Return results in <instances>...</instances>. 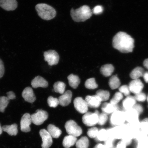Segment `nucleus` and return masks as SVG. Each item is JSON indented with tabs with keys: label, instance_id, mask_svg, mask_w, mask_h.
Wrapping results in <instances>:
<instances>
[{
	"label": "nucleus",
	"instance_id": "1",
	"mask_svg": "<svg viewBox=\"0 0 148 148\" xmlns=\"http://www.w3.org/2000/svg\"><path fill=\"white\" fill-rule=\"evenodd\" d=\"M134 39L123 32L116 33L112 40V45L114 49L124 53L132 52L134 48Z\"/></svg>",
	"mask_w": 148,
	"mask_h": 148
},
{
	"label": "nucleus",
	"instance_id": "2",
	"mask_svg": "<svg viewBox=\"0 0 148 148\" xmlns=\"http://www.w3.org/2000/svg\"><path fill=\"white\" fill-rule=\"evenodd\" d=\"M92 14V11L87 5H83L75 10L72 8L70 12L72 19L77 23L86 21L91 17Z\"/></svg>",
	"mask_w": 148,
	"mask_h": 148
},
{
	"label": "nucleus",
	"instance_id": "3",
	"mask_svg": "<svg viewBox=\"0 0 148 148\" xmlns=\"http://www.w3.org/2000/svg\"><path fill=\"white\" fill-rule=\"evenodd\" d=\"M36 9L38 16L44 20H51L56 16V12L54 8L45 3H38L36 5Z\"/></svg>",
	"mask_w": 148,
	"mask_h": 148
},
{
	"label": "nucleus",
	"instance_id": "4",
	"mask_svg": "<svg viewBox=\"0 0 148 148\" xmlns=\"http://www.w3.org/2000/svg\"><path fill=\"white\" fill-rule=\"evenodd\" d=\"M65 128L68 134L76 137L80 136L82 134V129L73 120H70L66 122L65 125Z\"/></svg>",
	"mask_w": 148,
	"mask_h": 148
},
{
	"label": "nucleus",
	"instance_id": "5",
	"mask_svg": "<svg viewBox=\"0 0 148 148\" xmlns=\"http://www.w3.org/2000/svg\"><path fill=\"white\" fill-rule=\"evenodd\" d=\"M99 112L97 110L95 112H87L82 117V121L87 126L92 127L97 125L98 123Z\"/></svg>",
	"mask_w": 148,
	"mask_h": 148
},
{
	"label": "nucleus",
	"instance_id": "6",
	"mask_svg": "<svg viewBox=\"0 0 148 148\" xmlns=\"http://www.w3.org/2000/svg\"><path fill=\"white\" fill-rule=\"evenodd\" d=\"M125 121L124 111L116 110L110 116V123L115 127L123 125Z\"/></svg>",
	"mask_w": 148,
	"mask_h": 148
},
{
	"label": "nucleus",
	"instance_id": "7",
	"mask_svg": "<svg viewBox=\"0 0 148 148\" xmlns=\"http://www.w3.org/2000/svg\"><path fill=\"white\" fill-rule=\"evenodd\" d=\"M123 125L116 126L114 128L107 130L108 138L116 139H121L126 132L127 127H123Z\"/></svg>",
	"mask_w": 148,
	"mask_h": 148
},
{
	"label": "nucleus",
	"instance_id": "8",
	"mask_svg": "<svg viewBox=\"0 0 148 148\" xmlns=\"http://www.w3.org/2000/svg\"><path fill=\"white\" fill-rule=\"evenodd\" d=\"M48 117L49 114L47 112L42 110H37L36 113L31 115L32 123L38 125L42 124L48 119Z\"/></svg>",
	"mask_w": 148,
	"mask_h": 148
},
{
	"label": "nucleus",
	"instance_id": "9",
	"mask_svg": "<svg viewBox=\"0 0 148 148\" xmlns=\"http://www.w3.org/2000/svg\"><path fill=\"white\" fill-rule=\"evenodd\" d=\"M44 60L48 62L50 66L55 65L58 64L60 56L56 51L55 50H49L44 52Z\"/></svg>",
	"mask_w": 148,
	"mask_h": 148
},
{
	"label": "nucleus",
	"instance_id": "10",
	"mask_svg": "<svg viewBox=\"0 0 148 148\" xmlns=\"http://www.w3.org/2000/svg\"><path fill=\"white\" fill-rule=\"evenodd\" d=\"M124 112L126 121L128 122L129 124L136 125L139 123L138 117L140 114L134 109L132 108L125 110Z\"/></svg>",
	"mask_w": 148,
	"mask_h": 148
},
{
	"label": "nucleus",
	"instance_id": "11",
	"mask_svg": "<svg viewBox=\"0 0 148 148\" xmlns=\"http://www.w3.org/2000/svg\"><path fill=\"white\" fill-rule=\"evenodd\" d=\"M74 107L77 112L81 114H86L88 112V106L85 100L81 97L76 98L73 101Z\"/></svg>",
	"mask_w": 148,
	"mask_h": 148
},
{
	"label": "nucleus",
	"instance_id": "12",
	"mask_svg": "<svg viewBox=\"0 0 148 148\" xmlns=\"http://www.w3.org/2000/svg\"><path fill=\"white\" fill-rule=\"evenodd\" d=\"M32 123L31 115L27 113H25L21 118L20 121V127L21 131L24 132H28L31 131L29 126Z\"/></svg>",
	"mask_w": 148,
	"mask_h": 148
},
{
	"label": "nucleus",
	"instance_id": "13",
	"mask_svg": "<svg viewBox=\"0 0 148 148\" xmlns=\"http://www.w3.org/2000/svg\"><path fill=\"white\" fill-rule=\"evenodd\" d=\"M40 134L42 138V148H49L53 143L52 137L47 130L42 129L40 131Z\"/></svg>",
	"mask_w": 148,
	"mask_h": 148
},
{
	"label": "nucleus",
	"instance_id": "14",
	"mask_svg": "<svg viewBox=\"0 0 148 148\" xmlns=\"http://www.w3.org/2000/svg\"><path fill=\"white\" fill-rule=\"evenodd\" d=\"M129 87L131 92L136 94L142 92L144 84L139 79H133L130 83Z\"/></svg>",
	"mask_w": 148,
	"mask_h": 148
},
{
	"label": "nucleus",
	"instance_id": "15",
	"mask_svg": "<svg viewBox=\"0 0 148 148\" xmlns=\"http://www.w3.org/2000/svg\"><path fill=\"white\" fill-rule=\"evenodd\" d=\"M0 7L6 11H13L17 8L16 0H0Z\"/></svg>",
	"mask_w": 148,
	"mask_h": 148
},
{
	"label": "nucleus",
	"instance_id": "16",
	"mask_svg": "<svg viewBox=\"0 0 148 148\" xmlns=\"http://www.w3.org/2000/svg\"><path fill=\"white\" fill-rule=\"evenodd\" d=\"M22 97L25 101L33 103L36 101V97L32 88L29 87L25 88L22 92Z\"/></svg>",
	"mask_w": 148,
	"mask_h": 148
},
{
	"label": "nucleus",
	"instance_id": "17",
	"mask_svg": "<svg viewBox=\"0 0 148 148\" xmlns=\"http://www.w3.org/2000/svg\"><path fill=\"white\" fill-rule=\"evenodd\" d=\"M85 101L87 103L88 107L95 108L99 107L101 102L100 99L97 95L86 96Z\"/></svg>",
	"mask_w": 148,
	"mask_h": 148
},
{
	"label": "nucleus",
	"instance_id": "18",
	"mask_svg": "<svg viewBox=\"0 0 148 148\" xmlns=\"http://www.w3.org/2000/svg\"><path fill=\"white\" fill-rule=\"evenodd\" d=\"M72 96L73 93L70 90L65 92L59 98L60 104L62 106H67L71 103Z\"/></svg>",
	"mask_w": 148,
	"mask_h": 148
},
{
	"label": "nucleus",
	"instance_id": "19",
	"mask_svg": "<svg viewBox=\"0 0 148 148\" xmlns=\"http://www.w3.org/2000/svg\"><path fill=\"white\" fill-rule=\"evenodd\" d=\"M31 84L32 87L35 88L38 87L46 88L49 86L47 81L40 76L35 77L32 81Z\"/></svg>",
	"mask_w": 148,
	"mask_h": 148
},
{
	"label": "nucleus",
	"instance_id": "20",
	"mask_svg": "<svg viewBox=\"0 0 148 148\" xmlns=\"http://www.w3.org/2000/svg\"><path fill=\"white\" fill-rule=\"evenodd\" d=\"M101 109L103 112L107 114H112L115 111L119 110V107L118 105L106 102L103 103L102 105Z\"/></svg>",
	"mask_w": 148,
	"mask_h": 148
},
{
	"label": "nucleus",
	"instance_id": "21",
	"mask_svg": "<svg viewBox=\"0 0 148 148\" xmlns=\"http://www.w3.org/2000/svg\"><path fill=\"white\" fill-rule=\"evenodd\" d=\"M136 100L133 96H127L123 102L124 111L132 108L136 104Z\"/></svg>",
	"mask_w": 148,
	"mask_h": 148
},
{
	"label": "nucleus",
	"instance_id": "22",
	"mask_svg": "<svg viewBox=\"0 0 148 148\" xmlns=\"http://www.w3.org/2000/svg\"><path fill=\"white\" fill-rule=\"evenodd\" d=\"M3 131L11 136H16L18 133V125L16 123L11 125H5L2 127Z\"/></svg>",
	"mask_w": 148,
	"mask_h": 148
},
{
	"label": "nucleus",
	"instance_id": "23",
	"mask_svg": "<svg viewBox=\"0 0 148 148\" xmlns=\"http://www.w3.org/2000/svg\"><path fill=\"white\" fill-rule=\"evenodd\" d=\"M47 130L48 132L53 138H58L62 134V131L58 127L52 124H50L48 125Z\"/></svg>",
	"mask_w": 148,
	"mask_h": 148
},
{
	"label": "nucleus",
	"instance_id": "24",
	"mask_svg": "<svg viewBox=\"0 0 148 148\" xmlns=\"http://www.w3.org/2000/svg\"><path fill=\"white\" fill-rule=\"evenodd\" d=\"M77 141L76 137L69 135L65 137L63 141V145L65 148H69L75 145Z\"/></svg>",
	"mask_w": 148,
	"mask_h": 148
},
{
	"label": "nucleus",
	"instance_id": "25",
	"mask_svg": "<svg viewBox=\"0 0 148 148\" xmlns=\"http://www.w3.org/2000/svg\"><path fill=\"white\" fill-rule=\"evenodd\" d=\"M68 79L70 86L74 89L77 88L80 82V79L78 76L73 74L68 76Z\"/></svg>",
	"mask_w": 148,
	"mask_h": 148
},
{
	"label": "nucleus",
	"instance_id": "26",
	"mask_svg": "<svg viewBox=\"0 0 148 148\" xmlns=\"http://www.w3.org/2000/svg\"><path fill=\"white\" fill-rule=\"evenodd\" d=\"M114 66L111 64H106L101 66L100 71L101 74L106 77L110 76L113 73Z\"/></svg>",
	"mask_w": 148,
	"mask_h": 148
},
{
	"label": "nucleus",
	"instance_id": "27",
	"mask_svg": "<svg viewBox=\"0 0 148 148\" xmlns=\"http://www.w3.org/2000/svg\"><path fill=\"white\" fill-rule=\"evenodd\" d=\"M144 73V70L143 68L137 67L131 71L130 77L133 79H139L140 77L143 76Z\"/></svg>",
	"mask_w": 148,
	"mask_h": 148
},
{
	"label": "nucleus",
	"instance_id": "28",
	"mask_svg": "<svg viewBox=\"0 0 148 148\" xmlns=\"http://www.w3.org/2000/svg\"><path fill=\"white\" fill-rule=\"evenodd\" d=\"M109 86L112 90L119 88L120 85L119 79L116 75H113L110 77L109 81Z\"/></svg>",
	"mask_w": 148,
	"mask_h": 148
},
{
	"label": "nucleus",
	"instance_id": "29",
	"mask_svg": "<svg viewBox=\"0 0 148 148\" xmlns=\"http://www.w3.org/2000/svg\"><path fill=\"white\" fill-rule=\"evenodd\" d=\"M66 84L63 82L58 81L54 83L53 87L54 91L61 94H64L65 90Z\"/></svg>",
	"mask_w": 148,
	"mask_h": 148
},
{
	"label": "nucleus",
	"instance_id": "30",
	"mask_svg": "<svg viewBox=\"0 0 148 148\" xmlns=\"http://www.w3.org/2000/svg\"><path fill=\"white\" fill-rule=\"evenodd\" d=\"M89 145L88 138L86 136H83L76 143V147L77 148H88Z\"/></svg>",
	"mask_w": 148,
	"mask_h": 148
},
{
	"label": "nucleus",
	"instance_id": "31",
	"mask_svg": "<svg viewBox=\"0 0 148 148\" xmlns=\"http://www.w3.org/2000/svg\"><path fill=\"white\" fill-rule=\"evenodd\" d=\"M136 141V148H148V136L142 137Z\"/></svg>",
	"mask_w": 148,
	"mask_h": 148
},
{
	"label": "nucleus",
	"instance_id": "32",
	"mask_svg": "<svg viewBox=\"0 0 148 148\" xmlns=\"http://www.w3.org/2000/svg\"><path fill=\"white\" fill-rule=\"evenodd\" d=\"M96 95L99 98L101 101H106L109 99L110 93L107 90H99L96 92Z\"/></svg>",
	"mask_w": 148,
	"mask_h": 148
},
{
	"label": "nucleus",
	"instance_id": "33",
	"mask_svg": "<svg viewBox=\"0 0 148 148\" xmlns=\"http://www.w3.org/2000/svg\"><path fill=\"white\" fill-rule=\"evenodd\" d=\"M10 100L7 97L3 96L0 97V112H4L5 109L8 106Z\"/></svg>",
	"mask_w": 148,
	"mask_h": 148
},
{
	"label": "nucleus",
	"instance_id": "34",
	"mask_svg": "<svg viewBox=\"0 0 148 148\" xmlns=\"http://www.w3.org/2000/svg\"><path fill=\"white\" fill-rule=\"evenodd\" d=\"M85 87L89 89L94 90L97 88L98 86L96 82L95 78L89 79L86 81L85 83Z\"/></svg>",
	"mask_w": 148,
	"mask_h": 148
},
{
	"label": "nucleus",
	"instance_id": "35",
	"mask_svg": "<svg viewBox=\"0 0 148 148\" xmlns=\"http://www.w3.org/2000/svg\"><path fill=\"white\" fill-rule=\"evenodd\" d=\"M97 138L99 141H105L108 138V132L107 130L104 129L99 131Z\"/></svg>",
	"mask_w": 148,
	"mask_h": 148
},
{
	"label": "nucleus",
	"instance_id": "36",
	"mask_svg": "<svg viewBox=\"0 0 148 148\" xmlns=\"http://www.w3.org/2000/svg\"><path fill=\"white\" fill-rule=\"evenodd\" d=\"M123 95L121 92H117L114 94L113 97L111 99L110 103L114 105H117L120 101L123 99Z\"/></svg>",
	"mask_w": 148,
	"mask_h": 148
},
{
	"label": "nucleus",
	"instance_id": "37",
	"mask_svg": "<svg viewBox=\"0 0 148 148\" xmlns=\"http://www.w3.org/2000/svg\"><path fill=\"white\" fill-rule=\"evenodd\" d=\"M47 103L49 107L53 108H56L60 104L58 99L51 96L48 98Z\"/></svg>",
	"mask_w": 148,
	"mask_h": 148
},
{
	"label": "nucleus",
	"instance_id": "38",
	"mask_svg": "<svg viewBox=\"0 0 148 148\" xmlns=\"http://www.w3.org/2000/svg\"><path fill=\"white\" fill-rule=\"evenodd\" d=\"M139 127L140 131L146 135L145 133L148 130V118L144 119L140 122Z\"/></svg>",
	"mask_w": 148,
	"mask_h": 148
},
{
	"label": "nucleus",
	"instance_id": "39",
	"mask_svg": "<svg viewBox=\"0 0 148 148\" xmlns=\"http://www.w3.org/2000/svg\"><path fill=\"white\" fill-rule=\"evenodd\" d=\"M108 119L107 114L103 112L99 114L98 123L100 125H103L106 123Z\"/></svg>",
	"mask_w": 148,
	"mask_h": 148
},
{
	"label": "nucleus",
	"instance_id": "40",
	"mask_svg": "<svg viewBox=\"0 0 148 148\" xmlns=\"http://www.w3.org/2000/svg\"><path fill=\"white\" fill-rule=\"evenodd\" d=\"M132 139L133 138L132 136L127 132V130L126 132L121 138V140L127 146L129 145L131 143Z\"/></svg>",
	"mask_w": 148,
	"mask_h": 148
},
{
	"label": "nucleus",
	"instance_id": "41",
	"mask_svg": "<svg viewBox=\"0 0 148 148\" xmlns=\"http://www.w3.org/2000/svg\"><path fill=\"white\" fill-rule=\"evenodd\" d=\"M99 131V130L97 127H92L88 130L87 134L88 136L90 138H97Z\"/></svg>",
	"mask_w": 148,
	"mask_h": 148
},
{
	"label": "nucleus",
	"instance_id": "42",
	"mask_svg": "<svg viewBox=\"0 0 148 148\" xmlns=\"http://www.w3.org/2000/svg\"><path fill=\"white\" fill-rule=\"evenodd\" d=\"M119 92L122 94H123L126 97L129 96L130 94V91L129 86L124 85L122 86L119 88Z\"/></svg>",
	"mask_w": 148,
	"mask_h": 148
},
{
	"label": "nucleus",
	"instance_id": "43",
	"mask_svg": "<svg viewBox=\"0 0 148 148\" xmlns=\"http://www.w3.org/2000/svg\"><path fill=\"white\" fill-rule=\"evenodd\" d=\"M134 97L136 101L140 102H144L147 99L145 94L142 92L135 94Z\"/></svg>",
	"mask_w": 148,
	"mask_h": 148
},
{
	"label": "nucleus",
	"instance_id": "44",
	"mask_svg": "<svg viewBox=\"0 0 148 148\" xmlns=\"http://www.w3.org/2000/svg\"><path fill=\"white\" fill-rule=\"evenodd\" d=\"M113 138H108L105 141L104 145L107 148H112L114 147V140Z\"/></svg>",
	"mask_w": 148,
	"mask_h": 148
},
{
	"label": "nucleus",
	"instance_id": "45",
	"mask_svg": "<svg viewBox=\"0 0 148 148\" xmlns=\"http://www.w3.org/2000/svg\"><path fill=\"white\" fill-rule=\"evenodd\" d=\"M103 8L100 5H97L94 7L92 11V12L95 14H100L103 12Z\"/></svg>",
	"mask_w": 148,
	"mask_h": 148
},
{
	"label": "nucleus",
	"instance_id": "46",
	"mask_svg": "<svg viewBox=\"0 0 148 148\" xmlns=\"http://www.w3.org/2000/svg\"><path fill=\"white\" fill-rule=\"evenodd\" d=\"M5 73V67L3 61L0 58V79L3 76Z\"/></svg>",
	"mask_w": 148,
	"mask_h": 148
},
{
	"label": "nucleus",
	"instance_id": "47",
	"mask_svg": "<svg viewBox=\"0 0 148 148\" xmlns=\"http://www.w3.org/2000/svg\"><path fill=\"white\" fill-rule=\"evenodd\" d=\"M138 112V114H140L143 112V107L139 104H136L133 107Z\"/></svg>",
	"mask_w": 148,
	"mask_h": 148
},
{
	"label": "nucleus",
	"instance_id": "48",
	"mask_svg": "<svg viewBox=\"0 0 148 148\" xmlns=\"http://www.w3.org/2000/svg\"><path fill=\"white\" fill-rule=\"evenodd\" d=\"M7 97L10 100L14 99H16V97L14 92L12 91H10L7 93Z\"/></svg>",
	"mask_w": 148,
	"mask_h": 148
},
{
	"label": "nucleus",
	"instance_id": "49",
	"mask_svg": "<svg viewBox=\"0 0 148 148\" xmlns=\"http://www.w3.org/2000/svg\"><path fill=\"white\" fill-rule=\"evenodd\" d=\"M127 145L124 143V142L121 140L119 141L116 145V148H126Z\"/></svg>",
	"mask_w": 148,
	"mask_h": 148
},
{
	"label": "nucleus",
	"instance_id": "50",
	"mask_svg": "<svg viewBox=\"0 0 148 148\" xmlns=\"http://www.w3.org/2000/svg\"><path fill=\"white\" fill-rule=\"evenodd\" d=\"M144 81L146 83H148V72H144L143 76Z\"/></svg>",
	"mask_w": 148,
	"mask_h": 148
},
{
	"label": "nucleus",
	"instance_id": "51",
	"mask_svg": "<svg viewBox=\"0 0 148 148\" xmlns=\"http://www.w3.org/2000/svg\"><path fill=\"white\" fill-rule=\"evenodd\" d=\"M94 148H107L106 146L103 144H99L96 145Z\"/></svg>",
	"mask_w": 148,
	"mask_h": 148
},
{
	"label": "nucleus",
	"instance_id": "52",
	"mask_svg": "<svg viewBox=\"0 0 148 148\" xmlns=\"http://www.w3.org/2000/svg\"><path fill=\"white\" fill-rule=\"evenodd\" d=\"M143 64L144 66L148 70V58L144 60Z\"/></svg>",
	"mask_w": 148,
	"mask_h": 148
},
{
	"label": "nucleus",
	"instance_id": "53",
	"mask_svg": "<svg viewBox=\"0 0 148 148\" xmlns=\"http://www.w3.org/2000/svg\"><path fill=\"white\" fill-rule=\"evenodd\" d=\"M3 130L2 129V127H1V124H0V135H1L2 133L3 132Z\"/></svg>",
	"mask_w": 148,
	"mask_h": 148
},
{
	"label": "nucleus",
	"instance_id": "54",
	"mask_svg": "<svg viewBox=\"0 0 148 148\" xmlns=\"http://www.w3.org/2000/svg\"><path fill=\"white\" fill-rule=\"evenodd\" d=\"M147 101H148V97H147Z\"/></svg>",
	"mask_w": 148,
	"mask_h": 148
}]
</instances>
